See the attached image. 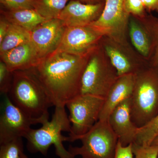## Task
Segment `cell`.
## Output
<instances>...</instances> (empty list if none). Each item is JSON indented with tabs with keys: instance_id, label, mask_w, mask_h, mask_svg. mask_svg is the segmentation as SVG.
Here are the masks:
<instances>
[{
	"instance_id": "obj_1",
	"label": "cell",
	"mask_w": 158,
	"mask_h": 158,
	"mask_svg": "<svg viewBox=\"0 0 158 158\" xmlns=\"http://www.w3.org/2000/svg\"><path fill=\"white\" fill-rule=\"evenodd\" d=\"M90 55L56 51L33 68L54 106H65L80 95L82 76Z\"/></svg>"
},
{
	"instance_id": "obj_2",
	"label": "cell",
	"mask_w": 158,
	"mask_h": 158,
	"mask_svg": "<svg viewBox=\"0 0 158 158\" xmlns=\"http://www.w3.org/2000/svg\"><path fill=\"white\" fill-rule=\"evenodd\" d=\"M7 95L31 117L48 120L49 109L54 105L33 68L13 72V82Z\"/></svg>"
},
{
	"instance_id": "obj_3",
	"label": "cell",
	"mask_w": 158,
	"mask_h": 158,
	"mask_svg": "<svg viewBox=\"0 0 158 158\" xmlns=\"http://www.w3.org/2000/svg\"><path fill=\"white\" fill-rule=\"evenodd\" d=\"M65 107L55 106L50 121L46 120L40 128L31 129L25 138L29 152L40 153L46 156L50 147L53 145L56 155L59 158H75L63 145V142L68 141V137L63 136L62 132L71 131L70 122Z\"/></svg>"
},
{
	"instance_id": "obj_4",
	"label": "cell",
	"mask_w": 158,
	"mask_h": 158,
	"mask_svg": "<svg viewBox=\"0 0 158 158\" xmlns=\"http://www.w3.org/2000/svg\"><path fill=\"white\" fill-rule=\"evenodd\" d=\"M132 120L138 128L158 114V67L149 63L135 74L131 98Z\"/></svg>"
},
{
	"instance_id": "obj_5",
	"label": "cell",
	"mask_w": 158,
	"mask_h": 158,
	"mask_svg": "<svg viewBox=\"0 0 158 158\" xmlns=\"http://www.w3.org/2000/svg\"><path fill=\"white\" fill-rule=\"evenodd\" d=\"M118 77L116 69L100 44L88 59L82 77L80 94L106 98Z\"/></svg>"
},
{
	"instance_id": "obj_6",
	"label": "cell",
	"mask_w": 158,
	"mask_h": 158,
	"mask_svg": "<svg viewBox=\"0 0 158 158\" xmlns=\"http://www.w3.org/2000/svg\"><path fill=\"white\" fill-rule=\"evenodd\" d=\"M80 147L70 145L68 151L82 158H114L118 138L108 120H99L91 129L79 137Z\"/></svg>"
},
{
	"instance_id": "obj_7",
	"label": "cell",
	"mask_w": 158,
	"mask_h": 158,
	"mask_svg": "<svg viewBox=\"0 0 158 158\" xmlns=\"http://www.w3.org/2000/svg\"><path fill=\"white\" fill-rule=\"evenodd\" d=\"M105 100L101 97L80 94L66 104L71 123L68 141H77L92 128L99 119Z\"/></svg>"
},
{
	"instance_id": "obj_8",
	"label": "cell",
	"mask_w": 158,
	"mask_h": 158,
	"mask_svg": "<svg viewBox=\"0 0 158 158\" xmlns=\"http://www.w3.org/2000/svg\"><path fill=\"white\" fill-rule=\"evenodd\" d=\"M130 15L125 7V0H105V6L99 18L90 25L104 36L128 46V27Z\"/></svg>"
},
{
	"instance_id": "obj_9",
	"label": "cell",
	"mask_w": 158,
	"mask_h": 158,
	"mask_svg": "<svg viewBox=\"0 0 158 158\" xmlns=\"http://www.w3.org/2000/svg\"><path fill=\"white\" fill-rule=\"evenodd\" d=\"M45 121L31 117L15 106L6 94L0 116V144L17 138H25L32 125L42 124Z\"/></svg>"
},
{
	"instance_id": "obj_10",
	"label": "cell",
	"mask_w": 158,
	"mask_h": 158,
	"mask_svg": "<svg viewBox=\"0 0 158 158\" xmlns=\"http://www.w3.org/2000/svg\"><path fill=\"white\" fill-rule=\"evenodd\" d=\"M104 37L103 34L90 25L67 27L56 51L88 56L98 47Z\"/></svg>"
},
{
	"instance_id": "obj_11",
	"label": "cell",
	"mask_w": 158,
	"mask_h": 158,
	"mask_svg": "<svg viewBox=\"0 0 158 158\" xmlns=\"http://www.w3.org/2000/svg\"><path fill=\"white\" fill-rule=\"evenodd\" d=\"M66 27L61 20L54 19L47 20L30 32V42L39 62L57 50Z\"/></svg>"
},
{
	"instance_id": "obj_12",
	"label": "cell",
	"mask_w": 158,
	"mask_h": 158,
	"mask_svg": "<svg viewBox=\"0 0 158 158\" xmlns=\"http://www.w3.org/2000/svg\"><path fill=\"white\" fill-rule=\"evenodd\" d=\"M100 45L118 77L136 74L148 64V62L135 59L128 46L123 45L106 36L102 39Z\"/></svg>"
},
{
	"instance_id": "obj_13",
	"label": "cell",
	"mask_w": 158,
	"mask_h": 158,
	"mask_svg": "<svg viewBox=\"0 0 158 158\" xmlns=\"http://www.w3.org/2000/svg\"><path fill=\"white\" fill-rule=\"evenodd\" d=\"M104 6L105 2L88 4L76 0H70L58 19L61 20L66 27L90 25L100 16Z\"/></svg>"
},
{
	"instance_id": "obj_14",
	"label": "cell",
	"mask_w": 158,
	"mask_h": 158,
	"mask_svg": "<svg viewBox=\"0 0 158 158\" xmlns=\"http://www.w3.org/2000/svg\"><path fill=\"white\" fill-rule=\"evenodd\" d=\"M131 98L116 107L107 120L118 137V141L124 146L135 143L139 129L134 124L131 117Z\"/></svg>"
},
{
	"instance_id": "obj_15",
	"label": "cell",
	"mask_w": 158,
	"mask_h": 158,
	"mask_svg": "<svg viewBox=\"0 0 158 158\" xmlns=\"http://www.w3.org/2000/svg\"><path fill=\"white\" fill-rule=\"evenodd\" d=\"M135 81V74H128L118 77L105 98L99 120H107L110 114L116 107L131 97Z\"/></svg>"
},
{
	"instance_id": "obj_16",
	"label": "cell",
	"mask_w": 158,
	"mask_h": 158,
	"mask_svg": "<svg viewBox=\"0 0 158 158\" xmlns=\"http://www.w3.org/2000/svg\"><path fill=\"white\" fill-rule=\"evenodd\" d=\"M0 56L1 60L11 72L34 68L39 62L31 42L20 44L0 54Z\"/></svg>"
},
{
	"instance_id": "obj_17",
	"label": "cell",
	"mask_w": 158,
	"mask_h": 158,
	"mask_svg": "<svg viewBox=\"0 0 158 158\" xmlns=\"http://www.w3.org/2000/svg\"><path fill=\"white\" fill-rule=\"evenodd\" d=\"M128 33L132 44L138 53L144 59L149 60L152 50L151 38L140 19L130 15Z\"/></svg>"
},
{
	"instance_id": "obj_18",
	"label": "cell",
	"mask_w": 158,
	"mask_h": 158,
	"mask_svg": "<svg viewBox=\"0 0 158 158\" xmlns=\"http://www.w3.org/2000/svg\"><path fill=\"white\" fill-rule=\"evenodd\" d=\"M2 16L9 22L19 26L30 32L47 20L34 9L6 10L2 11Z\"/></svg>"
},
{
	"instance_id": "obj_19",
	"label": "cell",
	"mask_w": 158,
	"mask_h": 158,
	"mask_svg": "<svg viewBox=\"0 0 158 158\" xmlns=\"http://www.w3.org/2000/svg\"><path fill=\"white\" fill-rule=\"evenodd\" d=\"M30 31L10 23L8 31L0 43V54L25 43L30 42Z\"/></svg>"
},
{
	"instance_id": "obj_20",
	"label": "cell",
	"mask_w": 158,
	"mask_h": 158,
	"mask_svg": "<svg viewBox=\"0 0 158 158\" xmlns=\"http://www.w3.org/2000/svg\"><path fill=\"white\" fill-rule=\"evenodd\" d=\"M69 0H34V10L46 20L59 18Z\"/></svg>"
},
{
	"instance_id": "obj_21",
	"label": "cell",
	"mask_w": 158,
	"mask_h": 158,
	"mask_svg": "<svg viewBox=\"0 0 158 158\" xmlns=\"http://www.w3.org/2000/svg\"><path fill=\"white\" fill-rule=\"evenodd\" d=\"M140 19L147 28L151 38L152 50L148 63L158 67V18L152 15H146Z\"/></svg>"
},
{
	"instance_id": "obj_22",
	"label": "cell",
	"mask_w": 158,
	"mask_h": 158,
	"mask_svg": "<svg viewBox=\"0 0 158 158\" xmlns=\"http://www.w3.org/2000/svg\"><path fill=\"white\" fill-rule=\"evenodd\" d=\"M158 135V114L147 124L138 129L135 143L141 145H151Z\"/></svg>"
},
{
	"instance_id": "obj_23",
	"label": "cell",
	"mask_w": 158,
	"mask_h": 158,
	"mask_svg": "<svg viewBox=\"0 0 158 158\" xmlns=\"http://www.w3.org/2000/svg\"><path fill=\"white\" fill-rule=\"evenodd\" d=\"M23 153L22 138L0 144V158H22Z\"/></svg>"
},
{
	"instance_id": "obj_24",
	"label": "cell",
	"mask_w": 158,
	"mask_h": 158,
	"mask_svg": "<svg viewBox=\"0 0 158 158\" xmlns=\"http://www.w3.org/2000/svg\"><path fill=\"white\" fill-rule=\"evenodd\" d=\"M132 149L135 158H158V145H141L134 143Z\"/></svg>"
},
{
	"instance_id": "obj_25",
	"label": "cell",
	"mask_w": 158,
	"mask_h": 158,
	"mask_svg": "<svg viewBox=\"0 0 158 158\" xmlns=\"http://www.w3.org/2000/svg\"><path fill=\"white\" fill-rule=\"evenodd\" d=\"M13 79V72L8 69L5 63L1 60L0 62V91L4 95L8 94Z\"/></svg>"
},
{
	"instance_id": "obj_26",
	"label": "cell",
	"mask_w": 158,
	"mask_h": 158,
	"mask_svg": "<svg viewBox=\"0 0 158 158\" xmlns=\"http://www.w3.org/2000/svg\"><path fill=\"white\" fill-rule=\"evenodd\" d=\"M125 7L130 15L138 18H143L147 15L142 0H125Z\"/></svg>"
},
{
	"instance_id": "obj_27",
	"label": "cell",
	"mask_w": 158,
	"mask_h": 158,
	"mask_svg": "<svg viewBox=\"0 0 158 158\" xmlns=\"http://www.w3.org/2000/svg\"><path fill=\"white\" fill-rule=\"evenodd\" d=\"M34 0H0L1 4L7 10L15 11L25 9H34Z\"/></svg>"
},
{
	"instance_id": "obj_28",
	"label": "cell",
	"mask_w": 158,
	"mask_h": 158,
	"mask_svg": "<svg viewBox=\"0 0 158 158\" xmlns=\"http://www.w3.org/2000/svg\"><path fill=\"white\" fill-rule=\"evenodd\" d=\"M132 144L126 146H123L118 141L114 158H135L132 149Z\"/></svg>"
},
{
	"instance_id": "obj_29",
	"label": "cell",
	"mask_w": 158,
	"mask_h": 158,
	"mask_svg": "<svg viewBox=\"0 0 158 158\" xmlns=\"http://www.w3.org/2000/svg\"><path fill=\"white\" fill-rule=\"evenodd\" d=\"M146 11L158 12V0H142Z\"/></svg>"
},
{
	"instance_id": "obj_30",
	"label": "cell",
	"mask_w": 158,
	"mask_h": 158,
	"mask_svg": "<svg viewBox=\"0 0 158 158\" xmlns=\"http://www.w3.org/2000/svg\"><path fill=\"white\" fill-rule=\"evenodd\" d=\"M10 23L4 18L2 16H1L0 20V43L2 41L3 39L6 36Z\"/></svg>"
},
{
	"instance_id": "obj_31",
	"label": "cell",
	"mask_w": 158,
	"mask_h": 158,
	"mask_svg": "<svg viewBox=\"0 0 158 158\" xmlns=\"http://www.w3.org/2000/svg\"><path fill=\"white\" fill-rule=\"evenodd\" d=\"M81 2L88 4H95L98 3L103 2L105 0H76Z\"/></svg>"
},
{
	"instance_id": "obj_32",
	"label": "cell",
	"mask_w": 158,
	"mask_h": 158,
	"mask_svg": "<svg viewBox=\"0 0 158 158\" xmlns=\"http://www.w3.org/2000/svg\"><path fill=\"white\" fill-rule=\"evenodd\" d=\"M151 144L158 145V135L156 137V138L154 139Z\"/></svg>"
},
{
	"instance_id": "obj_33",
	"label": "cell",
	"mask_w": 158,
	"mask_h": 158,
	"mask_svg": "<svg viewBox=\"0 0 158 158\" xmlns=\"http://www.w3.org/2000/svg\"><path fill=\"white\" fill-rule=\"evenodd\" d=\"M22 158H29L24 153L23 154Z\"/></svg>"
}]
</instances>
